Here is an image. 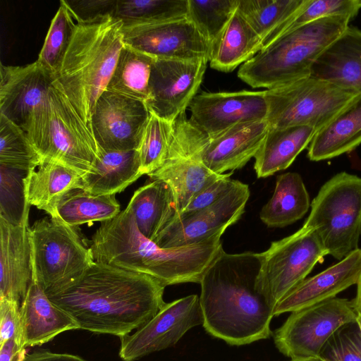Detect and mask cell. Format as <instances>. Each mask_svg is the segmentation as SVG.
Instances as JSON below:
<instances>
[{
  "label": "cell",
  "mask_w": 361,
  "mask_h": 361,
  "mask_svg": "<svg viewBox=\"0 0 361 361\" xmlns=\"http://www.w3.org/2000/svg\"><path fill=\"white\" fill-rule=\"evenodd\" d=\"M156 279L94 261L76 281L47 297L80 329L119 338L137 330L166 303Z\"/></svg>",
  "instance_id": "1"
},
{
  "label": "cell",
  "mask_w": 361,
  "mask_h": 361,
  "mask_svg": "<svg viewBox=\"0 0 361 361\" xmlns=\"http://www.w3.org/2000/svg\"><path fill=\"white\" fill-rule=\"evenodd\" d=\"M259 253L224 250L204 273L200 303L204 329L232 345L266 339L274 307L257 288Z\"/></svg>",
  "instance_id": "2"
},
{
  "label": "cell",
  "mask_w": 361,
  "mask_h": 361,
  "mask_svg": "<svg viewBox=\"0 0 361 361\" xmlns=\"http://www.w3.org/2000/svg\"><path fill=\"white\" fill-rule=\"evenodd\" d=\"M122 27V21L112 16L77 23L55 75L54 81L90 129L96 103L106 90L124 46Z\"/></svg>",
  "instance_id": "3"
},
{
  "label": "cell",
  "mask_w": 361,
  "mask_h": 361,
  "mask_svg": "<svg viewBox=\"0 0 361 361\" xmlns=\"http://www.w3.org/2000/svg\"><path fill=\"white\" fill-rule=\"evenodd\" d=\"M352 19L345 15L329 16L279 37L243 63L238 77L252 87L271 89L311 75L315 61Z\"/></svg>",
  "instance_id": "4"
},
{
  "label": "cell",
  "mask_w": 361,
  "mask_h": 361,
  "mask_svg": "<svg viewBox=\"0 0 361 361\" xmlns=\"http://www.w3.org/2000/svg\"><path fill=\"white\" fill-rule=\"evenodd\" d=\"M25 133L41 161L59 162L82 176L92 171L100 154L90 128L55 81Z\"/></svg>",
  "instance_id": "5"
},
{
  "label": "cell",
  "mask_w": 361,
  "mask_h": 361,
  "mask_svg": "<svg viewBox=\"0 0 361 361\" xmlns=\"http://www.w3.org/2000/svg\"><path fill=\"white\" fill-rule=\"evenodd\" d=\"M361 94L313 77L265 90L269 128L307 126L317 131L327 125Z\"/></svg>",
  "instance_id": "6"
},
{
  "label": "cell",
  "mask_w": 361,
  "mask_h": 361,
  "mask_svg": "<svg viewBox=\"0 0 361 361\" xmlns=\"http://www.w3.org/2000/svg\"><path fill=\"white\" fill-rule=\"evenodd\" d=\"M304 226L313 229L328 255L340 261L358 248L361 235V178L336 173L320 188Z\"/></svg>",
  "instance_id": "7"
},
{
  "label": "cell",
  "mask_w": 361,
  "mask_h": 361,
  "mask_svg": "<svg viewBox=\"0 0 361 361\" xmlns=\"http://www.w3.org/2000/svg\"><path fill=\"white\" fill-rule=\"evenodd\" d=\"M32 276L46 295L79 279L94 261L73 227L52 217L28 228Z\"/></svg>",
  "instance_id": "8"
},
{
  "label": "cell",
  "mask_w": 361,
  "mask_h": 361,
  "mask_svg": "<svg viewBox=\"0 0 361 361\" xmlns=\"http://www.w3.org/2000/svg\"><path fill=\"white\" fill-rule=\"evenodd\" d=\"M328 255L312 228L302 226L292 235L271 243L259 253L261 265L257 286L274 307L306 279Z\"/></svg>",
  "instance_id": "9"
},
{
  "label": "cell",
  "mask_w": 361,
  "mask_h": 361,
  "mask_svg": "<svg viewBox=\"0 0 361 361\" xmlns=\"http://www.w3.org/2000/svg\"><path fill=\"white\" fill-rule=\"evenodd\" d=\"M357 317L351 300L335 297L290 312L274 332V344L290 360L317 357L330 337Z\"/></svg>",
  "instance_id": "10"
},
{
  "label": "cell",
  "mask_w": 361,
  "mask_h": 361,
  "mask_svg": "<svg viewBox=\"0 0 361 361\" xmlns=\"http://www.w3.org/2000/svg\"><path fill=\"white\" fill-rule=\"evenodd\" d=\"M250 191L238 180L226 195L202 209L176 214L154 241L161 247L190 245L221 237L245 212Z\"/></svg>",
  "instance_id": "11"
},
{
  "label": "cell",
  "mask_w": 361,
  "mask_h": 361,
  "mask_svg": "<svg viewBox=\"0 0 361 361\" xmlns=\"http://www.w3.org/2000/svg\"><path fill=\"white\" fill-rule=\"evenodd\" d=\"M203 324L197 295L165 303L157 314L133 334L120 338L119 356L135 361L174 345L192 328Z\"/></svg>",
  "instance_id": "12"
},
{
  "label": "cell",
  "mask_w": 361,
  "mask_h": 361,
  "mask_svg": "<svg viewBox=\"0 0 361 361\" xmlns=\"http://www.w3.org/2000/svg\"><path fill=\"white\" fill-rule=\"evenodd\" d=\"M125 45L157 59L200 60L210 58V47L188 18L123 25Z\"/></svg>",
  "instance_id": "13"
},
{
  "label": "cell",
  "mask_w": 361,
  "mask_h": 361,
  "mask_svg": "<svg viewBox=\"0 0 361 361\" xmlns=\"http://www.w3.org/2000/svg\"><path fill=\"white\" fill-rule=\"evenodd\" d=\"M208 61L155 59L145 102L149 111L171 122L184 114L200 87Z\"/></svg>",
  "instance_id": "14"
},
{
  "label": "cell",
  "mask_w": 361,
  "mask_h": 361,
  "mask_svg": "<svg viewBox=\"0 0 361 361\" xmlns=\"http://www.w3.org/2000/svg\"><path fill=\"white\" fill-rule=\"evenodd\" d=\"M149 116L144 102L106 90L94 106L91 130L104 150H135Z\"/></svg>",
  "instance_id": "15"
},
{
  "label": "cell",
  "mask_w": 361,
  "mask_h": 361,
  "mask_svg": "<svg viewBox=\"0 0 361 361\" xmlns=\"http://www.w3.org/2000/svg\"><path fill=\"white\" fill-rule=\"evenodd\" d=\"M188 107L190 123L208 138L240 123L264 120L267 116L265 90L202 92Z\"/></svg>",
  "instance_id": "16"
},
{
  "label": "cell",
  "mask_w": 361,
  "mask_h": 361,
  "mask_svg": "<svg viewBox=\"0 0 361 361\" xmlns=\"http://www.w3.org/2000/svg\"><path fill=\"white\" fill-rule=\"evenodd\" d=\"M0 77V114L25 132L55 75L37 60L25 66L1 63Z\"/></svg>",
  "instance_id": "17"
},
{
  "label": "cell",
  "mask_w": 361,
  "mask_h": 361,
  "mask_svg": "<svg viewBox=\"0 0 361 361\" xmlns=\"http://www.w3.org/2000/svg\"><path fill=\"white\" fill-rule=\"evenodd\" d=\"M269 128L264 119L236 125L213 138L204 137L197 158L218 174L240 169L255 158Z\"/></svg>",
  "instance_id": "18"
},
{
  "label": "cell",
  "mask_w": 361,
  "mask_h": 361,
  "mask_svg": "<svg viewBox=\"0 0 361 361\" xmlns=\"http://www.w3.org/2000/svg\"><path fill=\"white\" fill-rule=\"evenodd\" d=\"M361 270V248L323 271L304 279L275 306L274 315L292 312L336 297L357 283Z\"/></svg>",
  "instance_id": "19"
},
{
  "label": "cell",
  "mask_w": 361,
  "mask_h": 361,
  "mask_svg": "<svg viewBox=\"0 0 361 361\" xmlns=\"http://www.w3.org/2000/svg\"><path fill=\"white\" fill-rule=\"evenodd\" d=\"M28 221L14 225L0 216V298L21 305L32 276Z\"/></svg>",
  "instance_id": "20"
},
{
  "label": "cell",
  "mask_w": 361,
  "mask_h": 361,
  "mask_svg": "<svg viewBox=\"0 0 361 361\" xmlns=\"http://www.w3.org/2000/svg\"><path fill=\"white\" fill-rule=\"evenodd\" d=\"M23 345H41L59 334L80 329L75 320L52 302L32 278L20 305Z\"/></svg>",
  "instance_id": "21"
},
{
  "label": "cell",
  "mask_w": 361,
  "mask_h": 361,
  "mask_svg": "<svg viewBox=\"0 0 361 361\" xmlns=\"http://www.w3.org/2000/svg\"><path fill=\"white\" fill-rule=\"evenodd\" d=\"M311 75L361 94V30L349 25L315 61Z\"/></svg>",
  "instance_id": "22"
},
{
  "label": "cell",
  "mask_w": 361,
  "mask_h": 361,
  "mask_svg": "<svg viewBox=\"0 0 361 361\" xmlns=\"http://www.w3.org/2000/svg\"><path fill=\"white\" fill-rule=\"evenodd\" d=\"M81 180L80 173L62 164L41 161L36 169L29 171L24 178L26 202L51 216L65 195L81 188Z\"/></svg>",
  "instance_id": "23"
},
{
  "label": "cell",
  "mask_w": 361,
  "mask_h": 361,
  "mask_svg": "<svg viewBox=\"0 0 361 361\" xmlns=\"http://www.w3.org/2000/svg\"><path fill=\"white\" fill-rule=\"evenodd\" d=\"M317 131L307 126L269 128L255 157L257 178H266L288 168L312 141Z\"/></svg>",
  "instance_id": "24"
},
{
  "label": "cell",
  "mask_w": 361,
  "mask_h": 361,
  "mask_svg": "<svg viewBox=\"0 0 361 361\" xmlns=\"http://www.w3.org/2000/svg\"><path fill=\"white\" fill-rule=\"evenodd\" d=\"M361 144V94L327 125L318 130L307 147L310 161L335 158Z\"/></svg>",
  "instance_id": "25"
},
{
  "label": "cell",
  "mask_w": 361,
  "mask_h": 361,
  "mask_svg": "<svg viewBox=\"0 0 361 361\" xmlns=\"http://www.w3.org/2000/svg\"><path fill=\"white\" fill-rule=\"evenodd\" d=\"M142 176L136 149L106 151L100 154L93 169L82 176L81 188L94 195H115Z\"/></svg>",
  "instance_id": "26"
},
{
  "label": "cell",
  "mask_w": 361,
  "mask_h": 361,
  "mask_svg": "<svg viewBox=\"0 0 361 361\" xmlns=\"http://www.w3.org/2000/svg\"><path fill=\"white\" fill-rule=\"evenodd\" d=\"M140 232L154 241L178 214L171 190L164 181L151 179L133 194L128 206Z\"/></svg>",
  "instance_id": "27"
},
{
  "label": "cell",
  "mask_w": 361,
  "mask_h": 361,
  "mask_svg": "<svg viewBox=\"0 0 361 361\" xmlns=\"http://www.w3.org/2000/svg\"><path fill=\"white\" fill-rule=\"evenodd\" d=\"M263 48L262 39L237 6L210 56V66L219 71L231 72L251 59Z\"/></svg>",
  "instance_id": "28"
},
{
  "label": "cell",
  "mask_w": 361,
  "mask_h": 361,
  "mask_svg": "<svg viewBox=\"0 0 361 361\" xmlns=\"http://www.w3.org/2000/svg\"><path fill=\"white\" fill-rule=\"evenodd\" d=\"M311 203L301 176L288 172L277 176L271 199L261 209L259 217L269 227H284L302 219Z\"/></svg>",
  "instance_id": "29"
},
{
  "label": "cell",
  "mask_w": 361,
  "mask_h": 361,
  "mask_svg": "<svg viewBox=\"0 0 361 361\" xmlns=\"http://www.w3.org/2000/svg\"><path fill=\"white\" fill-rule=\"evenodd\" d=\"M222 174L213 172L198 159L181 158L166 161L161 168L148 176L151 179L161 180L169 186L179 214L197 193Z\"/></svg>",
  "instance_id": "30"
},
{
  "label": "cell",
  "mask_w": 361,
  "mask_h": 361,
  "mask_svg": "<svg viewBox=\"0 0 361 361\" xmlns=\"http://www.w3.org/2000/svg\"><path fill=\"white\" fill-rule=\"evenodd\" d=\"M120 212V204L115 195H94L82 188H75L60 200L50 217L73 227L93 221L103 222Z\"/></svg>",
  "instance_id": "31"
},
{
  "label": "cell",
  "mask_w": 361,
  "mask_h": 361,
  "mask_svg": "<svg viewBox=\"0 0 361 361\" xmlns=\"http://www.w3.org/2000/svg\"><path fill=\"white\" fill-rule=\"evenodd\" d=\"M154 60L124 44L106 90L145 103L149 97V79Z\"/></svg>",
  "instance_id": "32"
},
{
  "label": "cell",
  "mask_w": 361,
  "mask_h": 361,
  "mask_svg": "<svg viewBox=\"0 0 361 361\" xmlns=\"http://www.w3.org/2000/svg\"><path fill=\"white\" fill-rule=\"evenodd\" d=\"M303 2L304 0H238V8L260 37L264 48Z\"/></svg>",
  "instance_id": "33"
},
{
  "label": "cell",
  "mask_w": 361,
  "mask_h": 361,
  "mask_svg": "<svg viewBox=\"0 0 361 361\" xmlns=\"http://www.w3.org/2000/svg\"><path fill=\"white\" fill-rule=\"evenodd\" d=\"M188 0H116L114 17L123 25L152 23L188 17Z\"/></svg>",
  "instance_id": "34"
},
{
  "label": "cell",
  "mask_w": 361,
  "mask_h": 361,
  "mask_svg": "<svg viewBox=\"0 0 361 361\" xmlns=\"http://www.w3.org/2000/svg\"><path fill=\"white\" fill-rule=\"evenodd\" d=\"M188 1V18L208 42L211 56L237 8L238 0Z\"/></svg>",
  "instance_id": "35"
},
{
  "label": "cell",
  "mask_w": 361,
  "mask_h": 361,
  "mask_svg": "<svg viewBox=\"0 0 361 361\" xmlns=\"http://www.w3.org/2000/svg\"><path fill=\"white\" fill-rule=\"evenodd\" d=\"M173 135L174 121L150 112L136 149L142 175H149L165 164Z\"/></svg>",
  "instance_id": "36"
},
{
  "label": "cell",
  "mask_w": 361,
  "mask_h": 361,
  "mask_svg": "<svg viewBox=\"0 0 361 361\" xmlns=\"http://www.w3.org/2000/svg\"><path fill=\"white\" fill-rule=\"evenodd\" d=\"M77 22L66 1H60L59 8L51 22L37 61L54 75L59 72L71 42Z\"/></svg>",
  "instance_id": "37"
},
{
  "label": "cell",
  "mask_w": 361,
  "mask_h": 361,
  "mask_svg": "<svg viewBox=\"0 0 361 361\" xmlns=\"http://www.w3.org/2000/svg\"><path fill=\"white\" fill-rule=\"evenodd\" d=\"M40 163L26 133L0 114V165L28 172Z\"/></svg>",
  "instance_id": "38"
},
{
  "label": "cell",
  "mask_w": 361,
  "mask_h": 361,
  "mask_svg": "<svg viewBox=\"0 0 361 361\" xmlns=\"http://www.w3.org/2000/svg\"><path fill=\"white\" fill-rule=\"evenodd\" d=\"M360 9L361 0H304L300 8L276 32L269 44L279 37L320 18L337 15L353 18Z\"/></svg>",
  "instance_id": "39"
},
{
  "label": "cell",
  "mask_w": 361,
  "mask_h": 361,
  "mask_svg": "<svg viewBox=\"0 0 361 361\" xmlns=\"http://www.w3.org/2000/svg\"><path fill=\"white\" fill-rule=\"evenodd\" d=\"M27 173L0 165V216L14 225L28 221L30 205L25 200L23 181Z\"/></svg>",
  "instance_id": "40"
},
{
  "label": "cell",
  "mask_w": 361,
  "mask_h": 361,
  "mask_svg": "<svg viewBox=\"0 0 361 361\" xmlns=\"http://www.w3.org/2000/svg\"><path fill=\"white\" fill-rule=\"evenodd\" d=\"M323 361H361V332L357 322L338 329L322 348Z\"/></svg>",
  "instance_id": "41"
},
{
  "label": "cell",
  "mask_w": 361,
  "mask_h": 361,
  "mask_svg": "<svg viewBox=\"0 0 361 361\" xmlns=\"http://www.w3.org/2000/svg\"><path fill=\"white\" fill-rule=\"evenodd\" d=\"M11 338L25 348L20 305L13 300L0 298V345Z\"/></svg>",
  "instance_id": "42"
},
{
  "label": "cell",
  "mask_w": 361,
  "mask_h": 361,
  "mask_svg": "<svg viewBox=\"0 0 361 361\" xmlns=\"http://www.w3.org/2000/svg\"><path fill=\"white\" fill-rule=\"evenodd\" d=\"M232 174L233 172L224 173L220 178L205 187L192 199L182 212L188 213L202 209L226 195L238 182V180L231 179Z\"/></svg>",
  "instance_id": "43"
},
{
  "label": "cell",
  "mask_w": 361,
  "mask_h": 361,
  "mask_svg": "<svg viewBox=\"0 0 361 361\" xmlns=\"http://www.w3.org/2000/svg\"><path fill=\"white\" fill-rule=\"evenodd\" d=\"M77 23L114 16L116 0L66 1Z\"/></svg>",
  "instance_id": "44"
},
{
  "label": "cell",
  "mask_w": 361,
  "mask_h": 361,
  "mask_svg": "<svg viewBox=\"0 0 361 361\" xmlns=\"http://www.w3.org/2000/svg\"><path fill=\"white\" fill-rule=\"evenodd\" d=\"M26 355L25 348L13 338L1 344L0 361H23Z\"/></svg>",
  "instance_id": "45"
},
{
  "label": "cell",
  "mask_w": 361,
  "mask_h": 361,
  "mask_svg": "<svg viewBox=\"0 0 361 361\" xmlns=\"http://www.w3.org/2000/svg\"><path fill=\"white\" fill-rule=\"evenodd\" d=\"M23 361H87L83 358L71 354L55 353L48 350L35 351L27 354Z\"/></svg>",
  "instance_id": "46"
},
{
  "label": "cell",
  "mask_w": 361,
  "mask_h": 361,
  "mask_svg": "<svg viewBox=\"0 0 361 361\" xmlns=\"http://www.w3.org/2000/svg\"><path fill=\"white\" fill-rule=\"evenodd\" d=\"M356 285V295L351 302L358 316L361 317V270Z\"/></svg>",
  "instance_id": "47"
},
{
  "label": "cell",
  "mask_w": 361,
  "mask_h": 361,
  "mask_svg": "<svg viewBox=\"0 0 361 361\" xmlns=\"http://www.w3.org/2000/svg\"><path fill=\"white\" fill-rule=\"evenodd\" d=\"M290 361H323V360L322 359H320L319 357H306V358L295 359V360H290Z\"/></svg>",
  "instance_id": "48"
},
{
  "label": "cell",
  "mask_w": 361,
  "mask_h": 361,
  "mask_svg": "<svg viewBox=\"0 0 361 361\" xmlns=\"http://www.w3.org/2000/svg\"><path fill=\"white\" fill-rule=\"evenodd\" d=\"M356 322H357V324L359 326V329L360 330V332H361V317H359V316L357 317Z\"/></svg>",
  "instance_id": "49"
}]
</instances>
